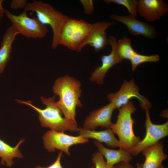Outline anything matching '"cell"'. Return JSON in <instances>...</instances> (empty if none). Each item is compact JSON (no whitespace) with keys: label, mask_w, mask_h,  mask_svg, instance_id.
<instances>
[{"label":"cell","mask_w":168,"mask_h":168,"mask_svg":"<svg viewBox=\"0 0 168 168\" xmlns=\"http://www.w3.org/2000/svg\"><path fill=\"white\" fill-rule=\"evenodd\" d=\"M107 4L113 3L125 7L129 14L136 18L138 16V0H105Z\"/></svg>","instance_id":"obj_22"},{"label":"cell","mask_w":168,"mask_h":168,"mask_svg":"<svg viewBox=\"0 0 168 168\" xmlns=\"http://www.w3.org/2000/svg\"><path fill=\"white\" fill-rule=\"evenodd\" d=\"M116 109L113 103L110 102L103 107L91 111L85 118L82 128L86 129L95 130L98 126L110 128L112 123L113 112Z\"/></svg>","instance_id":"obj_13"},{"label":"cell","mask_w":168,"mask_h":168,"mask_svg":"<svg viewBox=\"0 0 168 168\" xmlns=\"http://www.w3.org/2000/svg\"><path fill=\"white\" fill-rule=\"evenodd\" d=\"M114 21H102L92 24V28L77 51L80 52L86 45L93 47L96 52L103 49L108 44L105 31L114 24Z\"/></svg>","instance_id":"obj_12"},{"label":"cell","mask_w":168,"mask_h":168,"mask_svg":"<svg viewBox=\"0 0 168 168\" xmlns=\"http://www.w3.org/2000/svg\"><path fill=\"white\" fill-rule=\"evenodd\" d=\"M94 144L98 152L105 156L106 164L110 167H113L115 165L121 162L129 163L133 159L129 152L124 149L119 148L115 150L108 149L97 141L94 142Z\"/></svg>","instance_id":"obj_16"},{"label":"cell","mask_w":168,"mask_h":168,"mask_svg":"<svg viewBox=\"0 0 168 168\" xmlns=\"http://www.w3.org/2000/svg\"><path fill=\"white\" fill-rule=\"evenodd\" d=\"M24 10L35 12L39 21L43 24L48 25L53 32L51 47L56 49L58 45L61 27L68 17L57 10L50 4L41 1L34 0L27 3Z\"/></svg>","instance_id":"obj_4"},{"label":"cell","mask_w":168,"mask_h":168,"mask_svg":"<svg viewBox=\"0 0 168 168\" xmlns=\"http://www.w3.org/2000/svg\"><path fill=\"white\" fill-rule=\"evenodd\" d=\"M27 4L26 0H12L11 2L10 6L12 9L17 10L25 9Z\"/></svg>","instance_id":"obj_25"},{"label":"cell","mask_w":168,"mask_h":168,"mask_svg":"<svg viewBox=\"0 0 168 168\" xmlns=\"http://www.w3.org/2000/svg\"><path fill=\"white\" fill-rule=\"evenodd\" d=\"M118 110L116 122L112 123L110 128L118 137L119 148L128 151L141 140L139 137L135 135L133 129L135 121L132 115L136 109L134 105L129 101Z\"/></svg>","instance_id":"obj_3"},{"label":"cell","mask_w":168,"mask_h":168,"mask_svg":"<svg viewBox=\"0 0 168 168\" xmlns=\"http://www.w3.org/2000/svg\"><path fill=\"white\" fill-rule=\"evenodd\" d=\"M163 142L159 141L143 150L142 152L145 157L142 168H158L168 158L164 152Z\"/></svg>","instance_id":"obj_15"},{"label":"cell","mask_w":168,"mask_h":168,"mask_svg":"<svg viewBox=\"0 0 168 168\" xmlns=\"http://www.w3.org/2000/svg\"><path fill=\"white\" fill-rule=\"evenodd\" d=\"M168 12V4L164 0H138V14L149 21L160 19Z\"/></svg>","instance_id":"obj_14"},{"label":"cell","mask_w":168,"mask_h":168,"mask_svg":"<svg viewBox=\"0 0 168 168\" xmlns=\"http://www.w3.org/2000/svg\"><path fill=\"white\" fill-rule=\"evenodd\" d=\"M24 141L22 139L16 145L12 147L3 140L0 139V157L1 160L0 164L4 165L5 164L8 167H11L14 162L12 159L14 158H22L23 156L19 150L20 145Z\"/></svg>","instance_id":"obj_19"},{"label":"cell","mask_w":168,"mask_h":168,"mask_svg":"<svg viewBox=\"0 0 168 168\" xmlns=\"http://www.w3.org/2000/svg\"><path fill=\"white\" fill-rule=\"evenodd\" d=\"M78 133L85 138H92L101 143L104 142L111 148L119 147V140L115 137L114 133L110 128L97 131L86 129L82 127L79 128Z\"/></svg>","instance_id":"obj_17"},{"label":"cell","mask_w":168,"mask_h":168,"mask_svg":"<svg viewBox=\"0 0 168 168\" xmlns=\"http://www.w3.org/2000/svg\"><path fill=\"white\" fill-rule=\"evenodd\" d=\"M56 96L52 97L45 98L40 97L43 104L46 108L41 109L32 104L31 101H23L16 100L17 102L28 105L34 110L39 114L38 118L41 126L43 127L49 128L51 130L59 132H64L66 130L78 132L76 121L71 120L63 117L62 111L57 105L55 101Z\"/></svg>","instance_id":"obj_2"},{"label":"cell","mask_w":168,"mask_h":168,"mask_svg":"<svg viewBox=\"0 0 168 168\" xmlns=\"http://www.w3.org/2000/svg\"><path fill=\"white\" fill-rule=\"evenodd\" d=\"M137 168H142V164L137 163L136 164Z\"/></svg>","instance_id":"obj_29"},{"label":"cell","mask_w":168,"mask_h":168,"mask_svg":"<svg viewBox=\"0 0 168 168\" xmlns=\"http://www.w3.org/2000/svg\"><path fill=\"white\" fill-rule=\"evenodd\" d=\"M110 17L125 25L128 32L132 35H141L151 40L155 39L157 35V32L154 26L139 21L129 14L125 16L113 14L110 16Z\"/></svg>","instance_id":"obj_11"},{"label":"cell","mask_w":168,"mask_h":168,"mask_svg":"<svg viewBox=\"0 0 168 168\" xmlns=\"http://www.w3.org/2000/svg\"><path fill=\"white\" fill-rule=\"evenodd\" d=\"M117 52L121 59L129 60L137 53L131 45V39L126 37L117 41Z\"/></svg>","instance_id":"obj_20"},{"label":"cell","mask_w":168,"mask_h":168,"mask_svg":"<svg viewBox=\"0 0 168 168\" xmlns=\"http://www.w3.org/2000/svg\"><path fill=\"white\" fill-rule=\"evenodd\" d=\"M5 13L19 34L28 38L37 39L44 38L48 33L46 26L42 23L37 18L28 16L27 12L25 10L18 15L11 13L7 9Z\"/></svg>","instance_id":"obj_6"},{"label":"cell","mask_w":168,"mask_h":168,"mask_svg":"<svg viewBox=\"0 0 168 168\" xmlns=\"http://www.w3.org/2000/svg\"><path fill=\"white\" fill-rule=\"evenodd\" d=\"M3 0H0V19H1L3 16V14L6 12V9L3 8L2 5Z\"/></svg>","instance_id":"obj_28"},{"label":"cell","mask_w":168,"mask_h":168,"mask_svg":"<svg viewBox=\"0 0 168 168\" xmlns=\"http://www.w3.org/2000/svg\"><path fill=\"white\" fill-rule=\"evenodd\" d=\"M63 152L62 151H61L58 153L56 160L49 166L46 167H44L40 166H36L35 168H63L60 162L61 158L62 156Z\"/></svg>","instance_id":"obj_26"},{"label":"cell","mask_w":168,"mask_h":168,"mask_svg":"<svg viewBox=\"0 0 168 168\" xmlns=\"http://www.w3.org/2000/svg\"><path fill=\"white\" fill-rule=\"evenodd\" d=\"M92 24L82 19L68 17L59 33L58 44L77 51L91 30Z\"/></svg>","instance_id":"obj_5"},{"label":"cell","mask_w":168,"mask_h":168,"mask_svg":"<svg viewBox=\"0 0 168 168\" xmlns=\"http://www.w3.org/2000/svg\"><path fill=\"white\" fill-rule=\"evenodd\" d=\"M158 168H167L164 167L162 164Z\"/></svg>","instance_id":"obj_30"},{"label":"cell","mask_w":168,"mask_h":168,"mask_svg":"<svg viewBox=\"0 0 168 168\" xmlns=\"http://www.w3.org/2000/svg\"><path fill=\"white\" fill-rule=\"evenodd\" d=\"M81 87L79 80L68 75L55 81L53 91L59 97L56 103L66 119L76 121V107L83 106L79 99L82 92Z\"/></svg>","instance_id":"obj_1"},{"label":"cell","mask_w":168,"mask_h":168,"mask_svg":"<svg viewBox=\"0 0 168 168\" xmlns=\"http://www.w3.org/2000/svg\"><path fill=\"white\" fill-rule=\"evenodd\" d=\"M145 126L146 133L144 138L128 152L132 156H136L147 147L154 144L168 135V122L161 124H156L151 121L149 109L146 108Z\"/></svg>","instance_id":"obj_7"},{"label":"cell","mask_w":168,"mask_h":168,"mask_svg":"<svg viewBox=\"0 0 168 168\" xmlns=\"http://www.w3.org/2000/svg\"><path fill=\"white\" fill-rule=\"evenodd\" d=\"M92 162L95 164V168H113L107 165L105 161L103 156L98 151L92 155L91 159Z\"/></svg>","instance_id":"obj_23"},{"label":"cell","mask_w":168,"mask_h":168,"mask_svg":"<svg viewBox=\"0 0 168 168\" xmlns=\"http://www.w3.org/2000/svg\"><path fill=\"white\" fill-rule=\"evenodd\" d=\"M19 34L13 26L8 28L3 36L0 48V75L3 72L9 61L12 50V44L16 35Z\"/></svg>","instance_id":"obj_18"},{"label":"cell","mask_w":168,"mask_h":168,"mask_svg":"<svg viewBox=\"0 0 168 168\" xmlns=\"http://www.w3.org/2000/svg\"><path fill=\"white\" fill-rule=\"evenodd\" d=\"M44 146L50 152H54L55 149L60 150L69 156L70 147L72 145L84 144L88 142L87 139L79 135L74 136L55 130L48 131L42 137Z\"/></svg>","instance_id":"obj_8"},{"label":"cell","mask_w":168,"mask_h":168,"mask_svg":"<svg viewBox=\"0 0 168 168\" xmlns=\"http://www.w3.org/2000/svg\"><path fill=\"white\" fill-rule=\"evenodd\" d=\"M108 40V44L111 47V52L108 55L101 57V65L96 68L90 77L91 82H96L99 85L104 83V77L108 71L115 65L122 61L118 54L116 38L113 36L110 35Z\"/></svg>","instance_id":"obj_10"},{"label":"cell","mask_w":168,"mask_h":168,"mask_svg":"<svg viewBox=\"0 0 168 168\" xmlns=\"http://www.w3.org/2000/svg\"><path fill=\"white\" fill-rule=\"evenodd\" d=\"M80 1L83 6L84 13L86 15L92 14L94 11L93 1L80 0Z\"/></svg>","instance_id":"obj_24"},{"label":"cell","mask_w":168,"mask_h":168,"mask_svg":"<svg viewBox=\"0 0 168 168\" xmlns=\"http://www.w3.org/2000/svg\"><path fill=\"white\" fill-rule=\"evenodd\" d=\"M134 97L138 100L140 106L143 110L152 107L151 104L147 99L139 93V88L133 78L129 81L124 80L119 91L107 95L109 101L113 103L115 109H118Z\"/></svg>","instance_id":"obj_9"},{"label":"cell","mask_w":168,"mask_h":168,"mask_svg":"<svg viewBox=\"0 0 168 168\" xmlns=\"http://www.w3.org/2000/svg\"><path fill=\"white\" fill-rule=\"evenodd\" d=\"M130 60L131 64L132 70L133 71L139 65L143 63L156 62L159 61V57L156 54L145 55L137 52Z\"/></svg>","instance_id":"obj_21"},{"label":"cell","mask_w":168,"mask_h":168,"mask_svg":"<svg viewBox=\"0 0 168 168\" xmlns=\"http://www.w3.org/2000/svg\"><path fill=\"white\" fill-rule=\"evenodd\" d=\"M113 168H135L129 163L124 162H119L114 166Z\"/></svg>","instance_id":"obj_27"}]
</instances>
